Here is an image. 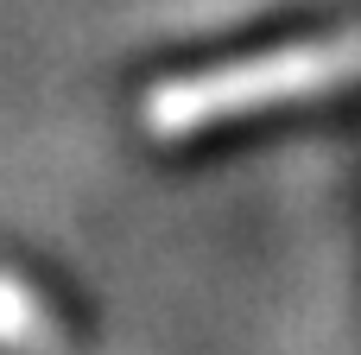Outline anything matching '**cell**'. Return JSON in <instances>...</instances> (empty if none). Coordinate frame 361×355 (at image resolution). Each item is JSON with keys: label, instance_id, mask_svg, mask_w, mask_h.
Masks as SVG:
<instances>
[{"label": "cell", "instance_id": "1", "mask_svg": "<svg viewBox=\"0 0 361 355\" xmlns=\"http://www.w3.org/2000/svg\"><path fill=\"white\" fill-rule=\"evenodd\" d=\"M349 70H361V51H298V57H273V64H241V70H203V76H178L146 102V127L159 140L197 133L209 121L267 108L273 95H298L317 83H343Z\"/></svg>", "mask_w": 361, "mask_h": 355}]
</instances>
